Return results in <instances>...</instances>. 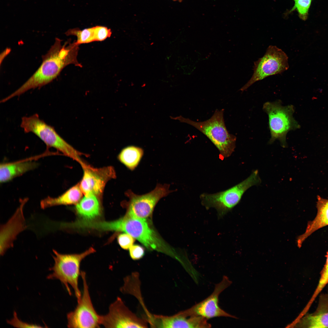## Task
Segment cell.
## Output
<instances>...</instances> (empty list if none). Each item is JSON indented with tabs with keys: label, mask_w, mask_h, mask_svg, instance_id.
<instances>
[{
	"label": "cell",
	"mask_w": 328,
	"mask_h": 328,
	"mask_svg": "<svg viewBox=\"0 0 328 328\" xmlns=\"http://www.w3.org/2000/svg\"><path fill=\"white\" fill-rule=\"evenodd\" d=\"M79 45L76 42L71 43L69 41L62 45L61 40L56 38L47 53L42 56V61L38 69L19 87L5 97V101H7L31 89L49 84L69 64L82 67L77 59Z\"/></svg>",
	"instance_id": "6da1fadb"
},
{
	"label": "cell",
	"mask_w": 328,
	"mask_h": 328,
	"mask_svg": "<svg viewBox=\"0 0 328 328\" xmlns=\"http://www.w3.org/2000/svg\"><path fill=\"white\" fill-rule=\"evenodd\" d=\"M111 231L127 233L143 244L147 249L164 253L178 260L180 257L168 245L148 222V220L125 215L119 219L111 221Z\"/></svg>",
	"instance_id": "7a4b0ae2"
},
{
	"label": "cell",
	"mask_w": 328,
	"mask_h": 328,
	"mask_svg": "<svg viewBox=\"0 0 328 328\" xmlns=\"http://www.w3.org/2000/svg\"><path fill=\"white\" fill-rule=\"evenodd\" d=\"M224 110H216L209 119L196 122L181 116L175 118L195 127L206 136L219 150L220 155L227 158L230 156L236 147V137L230 134L226 127Z\"/></svg>",
	"instance_id": "3957f363"
},
{
	"label": "cell",
	"mask_w": 328,
	"mask_h": 328,
	"mask_svg": "<svg viewBox=\"0 0 328 328\" xmlns=\"http://www.w3.org/2000/svg\"><path fill=\"white\" fill-rule=\"evenodd\" d=\"M90 248L84 252L78 254H64L53 250L54 263L50 270L52 273L47 276L48 279H58L65 286L69 294H71L69 285L74 290L77 301L82 294L79 288L78 280L81 272L80 266L82 260L94 252Z\"/></svg>",
	"instance_id": "277c9868"
},
{
	"label": "cell",
	"mask_w": 328,
	"mask_h": 328,
	"mask_svg": "<svg viewBox=\"0 0 328 328\" xmlns=\"http://www.w3.org/2000/svg\"><path fill=\"white\" fill-rule=\"evenodd\" d=\"M20 127L25 133L31 132L36 135L47 147L56 149L80 164L84 162L80 153L62 138L53 127L40 119L37 114L22 117Z\"/></svg>",
	"instance_id": "5b68a950"
},
{
	"label": "cell",
	"mask_w": 328,
	"mask_h": 328,
	"mask_svg": "<svg viewBox=\"0 0 328 328\" xmlns=\"http://www.w3.org/2000/svg\"><path fill=\"white\" fill-rule=\"evenodd\" d=\"M263 109L267 114L271 134L269 143L278 140L283 148L287 146L286 137L290 131L299 128L300 126L294 119V112L292 105L284 106L278 100L274 102H267L263 106Z\"/></svg>",
	"instance_id": "8992f818"
},
{
	"label": "cell",
	"mask_w": 328,
	"mask_h": 328,
	"mask_svg": "<svg viewBox=\"0 0 328 328\" xmlns=\"http://www.w3.org/2000/svg\"><path fill=\"white\" fill-rule=\"evenodd\" d=\"M258 171H254L247 179L225 190L213 194L203 193L200 196L202 204L206 208L214 207L223 214L235 207L249 188L260 184Z\"/></svg>",
	"instance_id": "52a82bcc"
},
{
	"label": "cell",
	"mask_w": 328,
	"mask_h": 328,
	"mask_svg": "<svg viewBox=\"0 0 328 328\" xmlns=\"http://www.w3.org/2000/svg\"><path fill=\"white\" fill-rule=\"evenodd\" d=\"M288 59L281 49L275 46H269L264 55L254 62L251 77L239 91L243 92L257 81L287 70L289 68Z\"/></svg>",
	"instance_id": "ba28073f"
},
{
	"label": "cell",
	"mask_w": 328,
	"mask_h": 328,
	"mask_svg": "<svg viewBox=\"0 0 328 328\" xmlns=\"http://www.w3.org/2000/svg\"><path fill=\"white\" fill-rule=\"evenodd\" d=\"M169 185L158 184L155 188L147 193L138 195L131 190L126 194L129 198L127 203L126 215L131 217L148 220L159 200L173 191L169 190Z\"/></svg>",
	"instance_id": "9c48e42d"
},
{
	"label": "cell",
	"mask_w": 328,
	"mask_h": 328,
	"mask_svg": "<svg viewBox=\"0 0 328 328\" xmlns=\"http://www.w3.org/2000/svg\"><path fill=\"white\" fill-rule=\"evenodd\" d=\"M83 286V294L77 301V304L73 311L67 315V326L69 328H99L101 315L96 312L93 306L85 272H81Z\"/></svg>",
	"instance_id": "30bf717a"
},
{
	"label": "cell",
	"mask_w": 328,
	"mask_h": 328,
	"mask_svg": "<svg viewBox=\"0 0 328 328\" xmlns=\"http://www.w3.org/2000/svg\"><path fill=\"white\" fill-rule=\"evenodd\" d=\"M101 324L106 328H146L148 322L132 312L118 297L111 304L108 313L101 315Z\"/></svg>",
	"instance_id": "8fae6325"
},
{
	"label": "cell",
	"mask_w": 328,
	"mask_h": 328,
	"mask_svg": "<svg viewBox=\"0 0 328 328\" xmlns=\"http://www.w3.org/2000/svg\"><path fill=\"white\" fill-rule=\"evenodd\" d=\"M231 283L228 277L224 276L221 281L215 285L213 292L209 296L190 308L181 311V312L187 316H200L207 319L220 317L236 319V317L227 313L219 305L220 295Z\"/></svg>",
	"instance_id": "7c38bea8"
},
{
	"label": "cell",
	"mask_w": 328,
	"mask_h": 328,
	"mask_svg": "<svg viewBox=\"0 0 328 328\" xmlns=\"http://www.w3.org/2000/svg\"><path fill=\"white\" fill-rule=\"evenodd\" d=\"M81 166L83 174L79 185L84 195H100L108 181L115 177L114 171L111 167L95 168L84 163Z\"/></svg>",
	"instance_id": "4fadbf2b"
},
{
	"label": "cell",
	"mask_w": 328,
	"mask_h": 328,
	"mask_svg": "<svg viewBox=\"0 0 328 328\" xmlns=\"http://www.w3.org/2000/svg\"><path fill=\"white\" fill-rule=\"evenodd\" d=\"M208 319L200 316H186L180 312L172 316L152 315L151 326L158 328H210Z\"/></svg>",
	"instance_id": "5bb4252c"
},
{
	"label": "cell",
	"mask_w": 328,
	"mask_h": 328,
	"mask_svg": "<svg viewBox=\"0 0 328 328\" xmlns=\"http://www.w3.org/2000/svg\"><path fill=\"white\" fill-rule=\"evenodd\" d=\"M27 199L22 200L20 206L9 221L2 227V239L1 240V253L12 244L17 235L24 228V218L23 214L24 205Z\"/></svg>",
	"instance_id": "9a60e30c"
},
{
	"label": "cell",
	"mask_w": 328,
	"mask_h": 328,
	"mask_svg": "<svg viewBox=\"0 0 328 328\" xmlns=\"http://www.w3.org/2000/svg\"><path fill=\"white\" fill-rule=\"evenodd\" d=\"M316 207L317 213L315 217L308 222L305 231L298 238L297 243L299 247L313 233L328 225V199L318 196Z\"/></svg>",
	"instance_id": "2e32d148"
},
{
	"label": "cell",
	"mask_w": 328,
	"mask_h": 328,
	"mask_svg": "<svg viewBox=\"0 0 328 328\" xmlns=\"http://www.w3.org/2000/svg\"><path fill=\"white\" fill-rule=\"evenodd\" d=\"M29 158L9 162L1 163L0 182L4 183L37 168L39 163Z\"/></svg>",
	"instance_id": "e0dca14e"
},
{
	"label": "cell",
	"mask_w": 328,
	"mask_h": 328,
	"mask_svg": "<svg viewBox=\"0 0 328 328\" xmlns=\"http://www.w3.org/2000/svg\"><path fill=\"white\" fill-rule=\"evenodd\" d=\"M83 194L78 184L71 187L57 197L48 196L42 200L40 205L41 208L59 205H68L77 203L81 199Z\"/></svg>",
	"instance_id": "ac0fdd59"
},
{
	"label": "cell",
	"mask_w": 328,
	"mask_h": 328,
	"mask_svg": "<svg viewBox=\"0 0 328 328\" xmlns=\"http://www.w3.org/2000/svg\"><path fill=\"white\" fill-rule=\"evenodd\" d=\"M97 196L85 195L76 206L77 213L85 220H90L100 214V206Z\"/></svg>",
	"instance_id": "d6986e66"
},
{
	"label": "cell",
	"mask_w": 328,
	"mask_h": 328,
	"mask_svg": "<svg viewBox=\"0 0 328 328\" xmlns=\"http://www.w3.org/2000/svg\"><path fill=\"white\" fill-rule=\"evenodd\" d=\"M294 325L307 328H328V311L315 312L295 321Z\"/></svg>",
	"instance_id": "ffe728a7"
},
{
	"label": "cell",
	"mask_w": 328,
	"mask_h": 328,
	"mask_svg": "<svg viewBox=\"0 0 328 328\" xmlns=\"http://www.w3.org/2000/svg\"><path fill=\"white\" fill-rule=\"evenodd\" d=\"M144 154L142 148L129 146L123 149L118 156L119 160L131 170H134L138 165Z\"/></svg>",
	"instance_id": "44dd1931"
},
{
	"label": "cell",
	"mask_w": 328,
	"mask_h": 328,
	"mask_svg": "<svg viewBox=\"0 0 328 328\" xmlns=\"http://www.w3.org/2000/svg\"><path fill=\"white\" fill-rule=\"evenodd\" d=\"M67 36H77L76 43L79 45L96 41L94 27L80 30L78 28L70 29L65 33Z\"/></svg>",
	"instance_id": "7402d4cb"
},
{
	"label": "cell",
	"mask_w": 328,
	"mask_h": 328,
	"mask_svg": "<svg viewBox=\"0 0 328 328\" xmlns=\"http://www.w3.org/2000/svg\"><path fill=\"white\" fill-rule=\"evenodd\" d=\"M294 6L290 12L295 10L298 13L299 17L305 21L308 17V12L312 0H293Z\"/></svg>",
	"instance_id": "603a6c76"
},
{
	"label": "cell",
	"mask_w": 328,
	"mask_h": 328,
	"mask_svg": "<svg viewBox=\"0 0 328 328\" xmlns=\"http://www.w3.org/2000/svg\"><path fill=\"white\" fill-rule=\"evenodd\" d=\"M118 241L121 248L127 250L133 245L135 241V239L130 234L127 233H124L119 235L118 237Z\"/></svg>",
	"instance_id": "cb8c5ba5"
},
{
	"label": "cell",
	"mask_w": 328,
	"mask_h": 328,
	"mask_svg": "<svg viewBox=\"0 0 328 328\" xmlns=\"http://www.w3.org/2000/svg\"><path fill=\"white\" fill-rule=\"evenodd\" d=\"M96 41H102L111 36L112 32L110 29L103 26H94Z\"/></svg>",
	"instance_id": "d4e9b609"
},
{
	"label": "cell",
	"mask_w": 328,
	"mask_h": 328,
	"mask_svg": "<svg viewBox=\"0 0 328 328\" xmlns=\"http://www.w3.org/2000/svg\"><path fill=\"white\" fill-rule=\"evenodd\" d=\"M129 253L130 257L133 260H138L143 257L145 250L142 246L135 244L129 248Z\"/></svg>",
	"instance_id": "484cf974"
},
{
	"label": "cell",
	"mask_w": 328,
	"mask_h": 328,
	"mask_svg": "<svg viewBox=\"0 0 328 328\" xmlns=\"http://www.w3.org/2000/svg\"><path fill=\"white\" fill-rule=\"evenodd\" d=\"M8 323L14 327H17L37 328L42 327L38 325L29 324L22 322L18 319L15 312H14V317L13 318L10 320L8 321Z\"/></svg>",
	"instance_id": "4316f807"
},
{
	"label": "cell",
	"mask_w": 328,
	"mask_h": 328,
	"mask_svg": "<svg viewBox=\"0 0 328 328\" xmlns=\"http://www.w3.org/2000/svg\"><path fill=\"white\" fill-rule=\"evenodd\" d=\"M326 259L322 270L324 273L328 276V251L326 256Z\"/></svg>",
	"instance_id": "83f0119b"
}]
</instances>
